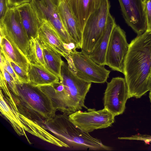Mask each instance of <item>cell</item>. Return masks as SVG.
<instances>
[{
    "instance_id": "1",
    "label": "cell",
    "mask_w": 151,
    "mask_h": 151,
    "mask_svg": "<svg viewBox=\"0 0 151 151\" xmlns=\"http://www.w3.org/2000/svg\"><path fill=\"white\" fill-rule=\"evenodd\" d=\"M128 98H139L149 91L151 75V31L138 35L131 42L125 61L124 73Z\"/></svg>"
},
{
    "instance_id": "2",
    "label": "cell",
    "mask_w": 151,
    "mask_h": 151,
    "mask_svg": "<svg viewBox=\"0 0 151 151\" xmlns=\"http://www.w3.org/2000/svg\"><path fill=\"white\" fill-rule=\"evenodd\" d=\"M91 85L78 78L63 61L59 82L37 86L50 97L57 110L69 116L83 108L88 109L85 100Z\"/></svg>"
},
{
    "instance_id": "3",
    "label": "cell",
    "mask_w": 151,
    "mask_h": 151,
    "mask_svg": "<svg viewBox=\"0 0 151 151\" xmlns=\"http://www.w3.org/2000/svg\"><path fill=\"white\" fill-rule=\"evenodd\" d=\"M16 86L18 95L10 91L24 129H32L35 124L46 130L57 110L51 99L38 86L24 82Z\"/></svg>"
},
{
    "instance_id": "4",
    "label": "cell",
    "mask_w": 151,
    "mask_h": 151,
    "mask_svg": "<svg viewBox=\"0 0 151 151\" xmlns=\"http://www.w3.org/2000/svg\"><path fill=\"white\" fill-rule=\"evenodd\" d=\"M46 129L58 137L60 139L72 147L93 150H110L101 140L94 138L89 133L81 130L69 119L68 115H56L46 124Z\"/></svg>"
},
{
    "instance_id": "5",
    "label": "cell",
    "mask_w": 151,
    "mask_h": 151,
    "mask_svg": "<svg viewBox=\"0 0 151 151\" xmlns=\"http://www.w3.org/2000/svg\"><path fill=\"white\" fill-rule=\"evenodd\" d=\"M109 0H102L99 7L89 16L82 33L81 51L89 55L102 35L110 13Z\"/></svg>"
},
{
    "instance_id": "6",
    "label": "cell",
    "mask_w": 151,
    "mask_h": 151,
    "mask_svg": "<svg viewBox=\"0 0 151 151\" xmlns=\"http://www.w3.org/2000/svg\"><path fill=\"white\" fill-rule=\"evenodd\" d=\"M0 34L11 41L27 57L29 39L22 24L17 9L9 8L0 20Z\"/></svg>"
},
{
    "instance_id": "7",
    "label": "cell",
    "mask_w": 151,
    "mask_h": 151,
    "mask_svg": "<svg viewBox=\"0 0 151 151\" xmlns=\"http://www.w3.org/2000/svg\"><path fill=\"white\" fill-rule=\"evenodd\" d=\"M75 70V74L80 79L87 82L104 83L106 82L110 71L105 65H99L89 56L82 51L76 50L70 53Z\"/></svg>"
},
{
    "instance_id": "8",
    "label": "cell",
    "mask_w": 151,
    "mask_h": 151,
    "mask_svg": "<svg viewBox=\"0 0 151 151\" xmlns=\"http://www.w3.org/2000/svg\"><path fill=\"white\" fill-rule=\"evenodd\" d=\"M129 45L125 32L116 24L112 31L106 50V65L113 70L124 74Z\"/></svg>"
},
{
    "instance_id": "9",
    "label": "cell",
    "mask_w": 151,
    "mask_h": 151,
    "mask_svg": "<svg viewBox=\"0 0 151 151\" xmlns=\"http://www.w3.org/2000/svg\"><path fill=\"white\" fill-rule=\"evenodd\" d=\"M88 111H78L68 116L70 120L76 126L87 132L111 126L115 116L106 109L96 111L88 109Z\"/></svg>"
},
{
    "instance_id": "10",
    "label": "cell",
    "mask_w": 151,
    "mask_h": 151,
    "mask_svg": "<svg viewBox=\"0 0 151 151\" xmlns=\"http://www.w3.org/2000/svg\"><path fill=\"white\" fill-rule=\"evenodd\" d=\"M128 99V89L125 78H113L107 83L103 98L104 108L115 116L123 113Z\"/></svg>"
},
{
    "instance_id": "11",
    "label": "cell",
    "mask_w": 151,
    "mask_h": 151,
    "mask_svg": "<svg viewBox=\"0 0 151 151\" xmlns=\"http://www.w3.org/2000/svg\"><path fill=\"white\" fill-rule=\"evenodd\" d=\"M30 3L41 24L43 20H47L53 27L65 43H75L64 25L58 6L50 0H32Z\"/></svg>"
},
{
    "instance_id": "12",
    "label": "cell",
    "mask_w": 151,
    "mask_h": 151,
    "mask_svg": "<svg viewBox=\"0 0 151 151\" xmlns=\"http://www.w3.org/2000/svg\"><path fill=\"white\" fill-rule=\"evenodd\" d=\"M122 14L127 24L141 35L147 29L143 0H118Z\"/></svg>"
},
{
    "instance_id": "13",
    "label": "cell",
    "mask_w": 151,
    "mask_h": 151,
    "mask_svg": "<svg viewBox=\"0 0 151 151\" xmlns=\"http://www.w3.org/2000/svg\"><path fill=\"white\" fill-rule=\"evenodd\" d=\"M37 37L39 40L45 42L60 53L66 60L68 63L72 62L70 52L66 48L65 44L51 24L47 20L42 21Z\"/></svg>"
},
{
    "instance_id": "14",
    "label": "cell",
    "mask_w": 151,
    "mask_h": 151,
    "mask_svg": "<svg viewBox=\"0 0 151 151\" xmlns=\"http://www.w3.org/2000/svg\"><path fill=\"white\" fill-rule=\"evenodd\" d=\"M83 32L90 15L100 6L102 0H63Z\"/></svg>"
},
{
    "instance_id": "15",
    "label": "cell",
    "mask_w": 151,
    "mask_h": 151,
    "mask_svg": "<svg viewBox=\"0 0 151 151\" xmlns=\"http://www.w3.org/2000/svg\"><path fill=\"white\" fill-rule=\"evenodd\" d=\"M116 24L114 18L109 13L105 30L89 55L99 65H106V50L112 31Z\"/></svg>"
},
{
    "instance_id": "16",
    "label": "cell",
    "mask_w": 151,
    "mask_h": 151,
    "mask_svg": "<svg viewBox=\"0 0 151 151\" xmlns=\"http://www.w3.org/2000/svg\"><path fill=\"white\" fill-rule=\"evenodd\" d=\"M64 25L77 48L81 47L82 32L65 2L63 0L58 6Z\"/></svg>"
},
{
    "instance_id": "17",
    "label": "cell",
    "mask_w": 151,
    "mask_h": 151,
    "mask_svg": "<svg viewBox=\"0 0 151 151\" xmlns=\"http://www.w3.org/2000/svg\"><path fill=\"white\" fill-rule=\"evenodd\" d=\"M19 11L23 26L29 40L36 37L42 24L30 3L16 7Z\"/></svg>"
},
{
    "instance_id": "18",
    "label": "cell",
    "mask_w": 151,
    "mask_h": 151,
    "mask_svg": "<svg viewBox=\"0 0 151 151\" xmlns=\"http://www.w3.org/2000/svg\"><path fill=\"white\" fill-rule=\"evenodd\" d=\"M1 51L6 58L10 60L28 73L30 63L27 57L11 41L0 34Z\"/></svg>"
},
{
    "instance_id": "19",
    "label": "cell",
    "mask_w": 151,
    "mask_h": 151,
    "mask_svg": "<svg viewBox=\"0 0 151 151\" xmlns=\"http://www.w3.org/2000/svg\"><path fill=\"white\" fill-rule=\"evenodd\" d=\"M28 73L30 84L36 86L53 84L60 78L42 65L30 63Z\"/></svg>"
},
{
    "instance_id": "20",
    "label": "cell",
    "mask_w": 151,
    "mask_h": 151,
    "mask_svg": "<svg viewBox=\"0 0 151 151\" xmlns=\"http://www.w3.org/2000/svg\"><path fill=\"white\" fill-rule=\"evenodd\" d=\"M39 40L43 48L46 68L58 77L60 79L61 66L63 62L61 58V55L48 45Z\"/></svg>"
},
{
    "instance_id": "21",
    "label": "cell",
    "mask_w": 151,
    "mask_h": 151,
    "mask_svg": "<svg viewBox=\"0 0 151 151\" xmlns=\"http://www.w3.org/2000/svg\"><path fill=\"white\" fill-rule=\"evenodd\" d=\"M27 57L30 63L41 65L46 68L43 48L37 37L32 38L29 40Z\"/></svg>"
},
{
    "instance_id": "22",
    "label": "cell",
    "mask_w": 151,
    "mask_h": 151,
    "mask_svg": "<svg viewBox=\"0 0 151 151\" xmlns=\"http://www.w3.org/2000/svg\"><path fill=\"white\" fill-rule=\"evenodd\" d=\"M6 59L9 62L11 65L18 76L20 81L22 82L29 83V81L28 73L20 67L12 60Z\"/></svg>"
},
{
    "instance_id": "23",
    "label": "cell",
    "mask_w": 151,
    "mask_h": 151,
    "mask_svg": "<svg viewBox=\"0 0 151 151\" xmlns=\"http://www.w3.org/2000/svg\"><path fill=\"white\" fill-rule=\"evenodd\" d=\"M4 76L10 91L14 94L18 95L16 83L13 77L4 68Z\"/></svg>"
},
{
    "instance_id": "24",
    "label": "cell",
    "mask_w": 151,
    "mask_h": 151,
    "mask_svg": "<svg viewBox=\"0 0 151 151\" xmlns=\"http://www.w3.org/2000/svg\"><path fill=\"white\" fill-rule=\"evenodd\" d=\"M143 2L147 24L146 31H151V0H145Z\"/></svg>"
},
{
    "instance_id": "25",
    "label": "cell",
    "mask_w": 151,
    "mask_h": 151,
    "mask_svg": "<svg viewBox=\"0 0 151 151\" xmlns=\"http://www.w3.org/2000/svg\"><path fill=\"white\" fill-rule=\"evenodd\" d=\"M119 139H125L142 141L147 144L151 142V136L147 134H138L128 137H118Z\"/></svg>"
},
{
    "instance_id": "26",
    "label": "cell",
    "mask_w": 151,
    "mask_h": 151,
    "mask_svg": "<svg viewBox=\"0 0 151 151\" xmlns=\"http://www.w3.org/2000/svg\"><path fill=\"white\" fill-rule=\"evenodd\" d=\"M8 72L11 75L14 80L16 83H18L22 82L20 80L19 78L17 76L13 68L11 65L9 61L6 59V65L4 67Z\"/></svg>"
},
{
    "instance_id": "27",
    "label": "cell",
    "mask_w": 151,
    "mask_h": 151,
    "mask_svg": "<svg viewBox=\"0 0 151 151\" xmlns=\"http://www.w3.org/2000/svg\"><path fill=\"white\" fill-rule=\"evenodd\" d=\"M9 9L8 0H0V20L4 17Z\"/></svg>"
},
{
    "instance_id": "28",
    "label": "cell",
    "mask_w": 151,
    "mask_h": 151,
    "mask_svg": "<svg viewBox=\"0 0 151 151\" xmlns=\"http://www.w3.org/2000/svg\"><path fill=\"white\" fill-rule=\"evenodd\" d=\"M32 0H8L9 8H15L23 4L30 3Z\"/></svg>"
},
{
    "instance_id": "29",
    "label": "cell",
    "mask_w": 151,
    "mask_h": 151,
    "mask_svg": "<svg viewBox=\"0 0 151 151\" xmlns=\"http://www.w3.org/2000/svg\"><path fill=\"white\" fill-rule=\"evenodd\" d=\"M6 59L1 52H0V73L4 75V69L6 65Z\"/></svg>"
},
{
    "instance_id": "30",
    "label": "cell",
    "mask_w": 151,
    "mask_h": 151,
    "mask_svg": "<svg viewBox=\"0 0 151 151\" xmlns=\"http://www.w3.org/2000/svg\"><path fill=\"white\" fill-rule=\"evenodd\" d=\"M55 5L58 6L59 4L63 0H50Z\"/></svg>"
},
{
    "instance_id": "31",
    "label": "cell",
    "mask_w": 151,
    "mask_h": 151,
    "mask_svg": "<svg viewBox=\"0 0 151 151\" xmlns=\"http://www.w3.org/2000/svg\"><path fill=\"white\" fill-rule=\"evenodd\" d=\"M148 87L149 91H151V75L149 77L148 80Z\"/></svg>"
},
{
    "instance_id": "32",
    "label": "cell",
    "mask_w": 151,
    "mask_h": 151,
    "mask_svg": "<svg viewBox=\"0 0 151 151\" xmlns=\"http://www.w3.org/2000/svg\"><path fill=\"white\" fill-rule=\"evenodd\" d=\"M149 98L150 99V102L151 104V91H150L149 94Z\"/></svg>"
},
{
    "instance_id": "33",
    "label": "cell",
    "mask_w": 151,
    "mask_h": 151,
    "mask_svg": "<svg viewBox=\"0 0 151 151\" xmlns=\"http://www.w3.org/2000/svg\"><path fill=\"white\" fill-rule=\"evenodd\" d=\"M145 0H143V1H144Z\"/></svg>"
}]
</instances>
